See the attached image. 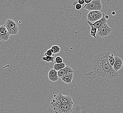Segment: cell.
Returning a JSON list of instances; mask_svg holds the SVG:
<instances>
[{
	"instance_id": "obj_1",
	"label": "cell",
	"mask_w": 123,
	"mask_h": 113,
	"mask_svg": "<svg viewBox=\"0 0 123 113\" xmlns=\"http://www.w3.org/2000/svg\"><path fill=\"white\" fill-rule=\"evenodd\" d=\"M109 52L102 51L95 56L93 60V69L99 77L109 80L118 78L119 74L109 63L108 56Z\"/></svg>"
},
{
	"instance_id": "obj_2",
	"label": "cell",
	"mask_w": 123,
	"mask_h": 113,
	"mask_svg": "<svg viewBox=\"0 0 123 113\" xmlns=\"http://www.w3.org/2000/svg\"><path fill=\"white\" fill-rule=\"evenodd\" d=\"M73 102L72 97L70 95H63L61 93L58 95H54V98L50 102V105L52 109L59 108L69 102Z\"/></svg>"
},
{
	"instance_id": "obj_3",
	"label": "cell",
	"mask_w": 123,
	"mask_h": 113,
	"mask_svg": "<svg viewBox=\"0 0 123 113\" xmlns=\"http://www.w3.org/2000/svg\"><path fill=\"white\" fill-rule=\"evenodd\" d=\"M4 25L10 35H16L19 32V26L15 21L8 19L5 21Z\"/></svg>"
},
{
	"instance_id": "obj_4",
	"label": "cell",
	"mask_w": 123,
	"mask_h": 113,
	"mask_svg": "<svg viewBox=\"0 0 123 113\" xmlns=\"http://www.w3.org/2000/svg\"><path fill=\"white\" fill-rule=\"evenodd\" d=\"M102 6L101 0H92L91 2L89 4H86L83 7V8L88 11H99L102 9Z\"/></svg>"
},
{
	"instance_id": "obj_5",
	"label": "cell",
	"mask_w": 123,
	"mask_h": 113,
	"mask_svg": "<svg viewBox=\"0 0 123 113\" xmlns=\"http://www.w3.org/2000/svg\"><path fill=\"white\" fill-rule=\"evenodd\" d=\"M103 15L102 12L99 11H90L87 15L88 21L93 23L101 18Z\"/></svg>"
},
{
	"instance_id": "obj_6",
	"label": "cell",
	"mask_w": 123,
	"mask_h": 113,
	"mask_svg": "<svg viewBox=\"0 0 123 113\" xmlns=\"http://www.w3.org/2000/svg\"><path fill=\"white\" fill-rule=\"evenodd\" d=\"M112 29L109 27L108 24H106L102 28L97 29V33L99 37L105 38L111 34Z\"/></svg>"
},
{
	"instance_id": "obj_7",
	"label": "cell",
	"mask_w": 123,
	"mask_h": 113,
	"mask_svg": "<svg viewBox=\"0 0 123 113\" xmlns=\"http://www.w3.org/2000/svg\"><path fill=\"white\" fill-rule=\"evenodd\" d=\"M102 14L103 15L101 18L93 23H92V26L97 28V29L102 28L105 24H107V20L109 19V16L107 14H106L104 13H102Z\"/></svg>"
},
{
	"instance_id": "obj_8",
	"label": "cell",
	"mask_w": 123,
	"mask_h": 113,
	"mask_svg": "<svg viewBox=\"0 0 123 113\" xmlns=\"http://www.w3.org/2000/svg\"><path fill=\"white\" fill-rule=\"evenodd\" d=\"M10 35L7 31L5 25L0 26V41L2 42L7 41L9 39Z\"/></svg>"
},
{
	"instance_id": "obj_9",
	"label": "cell",
	"mask_w": 123,
	"mask_h": 113,
	"mask_svg": "<svg viewBox=\"0 0 123 113\" xmlns=\"http://www.w3.org/2000/svg\"><path fill=\"white\" fill-rule=\"evenodd\" d=\"M48 76L49 80L53 82H56L59 78L58 76V71L54 68L50 70L48 74Z\"/></svg>"
},
{
	"instance_id": "obj_10",
	"label": "cell",
	"mask_w": 123,
	"mask_h": 113,
	"mask_svg": "<svg viewBox=\"0 0 123 113\" xmlns=\"http://www.w3.org/2000/svg\"><path fill=\"white\" fill-rule=\"evenodd\" d=\"M115 61L113 66V68L116 71H118L123 67V61L121 57L117 56H115Z\"/></svg>"
},
{
	"instance_id": "obj_11",
	"label": "cell",
	"mask_w": 123,
	"mask_h": 113,
	"mask_svg": "<svg viewBox=\"0 0 123 113\" xmlns=\"http://www.w3.org/2000/svg\"><path fill=\"white\" fill-rule=\"evenodd\" d=\"M74 70L70 66L68 65L66 66V67L58 71V76L59 78H61L65 74H66V73L74 72Z\"/></svg>"
},
{
	"instance_id": "obj_12",
	"label": "cell",
	"mask_w": 123,
	"mask_h": 113,
	"mask_svg": "<svg viewBox=\"0 0 123 113\" xmlns=\"http://www.w3.org/2000/svg\"><path fill=\"white\" fill-rule=\"evenodd\" d=\"M74 78V72H72L66 73V74L61 77V79L63 82L65 83L66 84H70L72 82Z\"/></svg>"
},
{
	"instance_id": "obj_13",
	"label": "cell",
	"mask_w": 123,
	"mask_h": 113,
	"mask_svg": "<svg viewBox=\"0 0 123 113\" xmlns=\"http://www.w3.org/2000/svg\"><path fill=\"white\" fill-rule=\"evenodd\" d=\"M87 23L89 24V26L91 27V31H90V34L89 35L92 36L95 38H97V29L94 26H93L92 24V23L89 21H87Z\"/></svg>"
},
{
	"instance_id": "obj_14",
	"label": "cell",
	"mask_w": 123,
	"mask_h": 113,
	"mask_svg": "<svg viewBox=\"0 0 123 113\" xmlns=\"http://www.w3.org/2000/svg\"><path fill=\"white\" fill-rule=\"evenodd\" d=\"M66 64H65L64 63H62L61 64H55L53 65V68L55 69L56 71H59L60 70L66 67Z\"/></svg>"
},
{
	"instance_id": "obj_15",
	"label": "cell",
	"mask_w": 123,
	"mask_h": 113,
	"mask_svg": "<svg viewBox=\"0 0 123 113\" xmlns=\"http://www.w3.org/2000/svg\"><path fill=\"white\" fill-rule=\"evenodd\" d=\"M55 58L54 56H43L42 58V61H46L48 63H53L55 61Z\"/></svg>"
},
{
	"instance_id": "obj_16",
	"label": "cell",
	"mask_w": 123,
	"mask_h": 113,
	"mask_svg": "<svg viewBox=\"0 0 123 113\" xmlns=\"http://www.w3.org/2000/svg\"><path fill=\"white\" fill-rule=\"evenodd\" d=\"M51 48L53 50V54H56L59 53L60 51H61V48L59 46L57 45H55L52 46Z\"/></svg>"
},
{
	"instance_id": "obj_17",
	"label": "cell",
	"mask_w": 123,
	"mask_h": 113,
	"mask_svg": "<svg viewBox=\"0 0 123 113\" xmlns=\"http://www.w3.org/2000/svg\"><path fill=\"white\" fill-rule=\"evenodd\" d=\"M108 60L111 66H113L115 61V56L113 54H110L108 56Z\"/></svg>"
},
{
	"instance_id": "obj_18",
	"label": "cell",
	"mask_w": 123,
	"mask_h": 113,
	"mask_svg": "<svg viewBox=\"0 0 123 113\" xmlns=\"http://www.w3.org/2000/svg\"><path fill=\"white\" fill-rule=\"evenodd\" d=\"M54 62L56 64H61L63 62V61L61 56H57L55 58Z\"/></svg>"
},
{
	"instance_id": "obj_19",
	"label": "cell",
	"mask_w": 123,
	"mask_h": 113,
	"mask_svg": "<svg viewBox=\"0 0 123 113\" xmlns=\"http://www.w3.org/2000/svg\"><path fill=\"white\" fill-rule=\"evenodd\" d=\"M53 50L50 48L49 49L47 50V51L44 54V55L45 56H52V55H53Z\"/></svg>"
},
{
	"instance_id": "obj_20",
	"label": "cell",
	"mask_w": 123,
	"mask_h": 113,
	"mask_svg": "<svg viewBox=\"0 0 123 113\" xmlns=\"http://www.w3.org/2000/svg\"><path fill=\"white\" fill-rule=\"evenodd\" d=\"M75 7L76 10H80L82 8V5H80V4H79V3L76 4L75 6Z\"/></svg>"
},
{
	"instance_id": "obj_21",
	"label": "cell",
	"mask_w": 123,
	"mask_h": 113,
	"mask_svg": "<svg viewBox=\"0 0 123 113\" xmlns=\"http://www.w3.org/2000/svg\"><path fill=\"white\" fill-rule=\"evenodd\" d=\"M78 3L80 4V5H83L85 3L84 0H78Z\"/></svg>"
},
{
	"instance_id": "obj_22",
	"label": "cell",
	"mask_w": 123,
	"mask_h": 113,
	"mask_svg": "<svg viewBox=\"0 0 123 113\" xmlns=\"http://www.w3.org/2000/svg\"><path fill=\"white\" fill-rule=\"evenodd\" d=\"M86 4H89L91 2L92 0H84Z\"/></svg>"
},
{
	"instance_id": "obj_23",
	"label": "cell",
	"mask_w": 123,
	"mask_h": 113,
	"mask_svg": "<svg viewBox=\"0 0 123 113\" xmlns=\"http://www.w3.org/2000/svg\"><path fill=\"white\" fill-rule=\"evenodd\" d=\"M112 15H115L116 13H115V12H113L112 13Z\"/></svg>"
},
{
	"instance_id": "obj_24",
	"label": "cell",
	"mask_w": 123,
	"mask_h": 113,
	"mask_svg": "<svg viewBox=\"0 0 123 113\" xmlns=\"http://www.w3.org/2000/svg\"></svg>"
}]
</instances>
